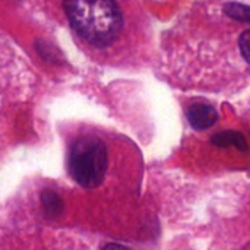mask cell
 Listing matches in <instances>:
<instances>
[{
    "label": "cell",
    "mask_w": 250,
    "mask_h": 250,
    "mask_svg": "<svg viewBox=\"0 0 250 250\" xmlns=\"http://www.w3.org/2000/svg\"><path fill=\"white\" fill-rule=\"evenodd\" d=\"M64 9L72 28L97 47L114 42L123 28V13L114 1H69Z\"/></svg>",
    "instance_id": "1"
},
{
    "label": "cell",
    "mask_w": 250,
    "mask_h": 250,
    "mask_svg": "<svg viewBox=\"0 0 250 250\" xmlns=\"http://www.w3.org/2000/svg\"><path fill=\"white\" fill-rule=\"evenodd\" d=\"M108 164L107 148L98 138L85 136L75 141L69 152V170L72 177L83 188L101 185Z\"/></svg>",
    "instance_id": "2"
},
{
    "label": "cell",
    "mask_w": 250,
    "mask_h": 250,
    "mask_svg": "<svg viewBox=\"0 0 250 250\" xmlns=\"http://www.w3.org/2000/svg\"><path fill=\"white\" fill-rule=\"evenodd\" d=\"M186 116H188L189 123L198 130L208 129V127L214 126L215 122L218 120V113H217L215 107H212L211 104H205V103L192 104L188 108Z\"/></svg>",
    "instance_id": "3"
},
{
    "label": "cell",
    "mask_w": 250,
    "mask_h": 250,
    "mask_svg": "<svg viewBox=\"0 0 250 250\" xmlns=\"http://www.w3.org/2000/svg\"><path fill=\"white\" fill-rule=\"evenodd\" d=\"M212 142L215 145H218V146H230V145H234L239 149L248 151V144H246L243 135H240L239 132H233V130L221 132V133H218V135H215L212 138Z\"/></svg>",
    "instance_id": "4"
},
{
    "label": "cell",
    "mask_w": 250,
    "mask_h": 250,
    "mask_svg": "<svg viewBox=\"0 0 250 250\" xmlns=\"http://www.w3.org/2000/svg\"><path fill=\"white\" fill-rule=\"evenodd\" d=\"M42 205H44L45 214L50 215V217H56L62 211V201L53 192L42 193Z\"/></svg>",
    "instance_id": "5"
},
{
    "label": "cell",
    "mask_w": 250,
    "mask_h": 250,
    "mask_svg": "<svg viewBox=\"0 0 250 250\" xmlns=\"http://www.w3.org/2000/svg\"><path fill=\"white\" fill-rule=\"evenodd\" d=\"M224 9H226L227 15H230L231 18L239 19V21H245V22H250L249 6L239 4V3H227Z\"/></svg>",
    "instance_id": "6"
},
{
    "label": "cell",
    "mask_w": 250,
    "mask_h": 250,
    "mask_svg": "<svg viewBox=\"0 0 250 250\" xmlns=\"http://www.w3.org/2000/svg\"><path fill=\"white\" fill-rule=\"evenodd\" d=\"M239 45H240L242 56L246 59V62L250 64V29L249 31H245V32L240 35Z\"/></svg>",
    "instance_id": "7"
},
{
    "label": "cell",
    "mask_w": 250,
    "mask_h": 250,
    "mask_svg": "<svg viewBox=\"0 0 250 250\" xmlns=\"http://www.w3.org/2000/svg\"><path fill=\"white\" fill-rule=\"evenodd\" d=\"M103 250H132V249H129V248H126V246H122V245H107L105 248Z\"/></svg>",
    "instance_id": "8"
}]
</instances>
